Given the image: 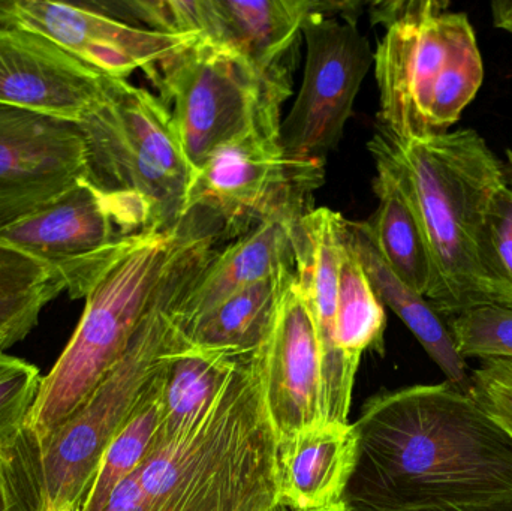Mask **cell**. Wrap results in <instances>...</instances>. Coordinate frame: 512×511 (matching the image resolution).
<instances>
[{
  "label": "cell",
  "instance_id": "1",
  "mask_svg": "<svg viewBox=\"0 0 512 511\" xmlns=\"http://www.w3.org/2000/svg\"><path fill=\"white\" fill-rule=\"evenodd\" d=\"M345 501L406 511L512 497V437L465 390L412 386L370 399L354 423Z\"/></svg>",
  "mask_w": 512,
  "mask_h": 511
},
{
  "label": "cell",
  "instance_id": "2",
  "mask_svg": "<svg viewBox=\"0 0 512 511\" xmlns=\"http://www.w3.org/2000/svg\"><path fill=\"white\" fill-rule=\"evenodd\" d=\"M369 150L393 174L420 225L432 263L427 302L445 318L498 305L489 224L507 185L505 162L471 128L414 141L379 129Z\"/></svg>",
  "mask_w": 512,
  "mask_h": 511
},
{
  "label": "cell",
  "instance_id": "3",
  "mask_svg": "<svg viewBox=\"0 0 512 511\" xmlns=\"http://www.w3.org/2000/svg\"><path fill=\"white\" fill-rule=\"evenodd\" d=\"M276 461L256 353L194 431L150 449L137 470L144 511H274Z\"/></svg>",
  "mask_w": 512,
  "mask_h": 511
},
{
  "label": "cell",
  "instance_id": "4",
  "mask_svg": "<svg viewBox=\"0 0 512 511\" xmlns=\"http://www.w3.org/2000/svg\"><path fill=\"white\" fill-rule=\"evenodd\" d=\"M450 2L373 3L385 27L375 53L379 129L402 141L447 134L484 81L483 56L466 14Z\"/></svg>",
  "mask_w": 512,
  "mask_h": 511
},
{
  "label": "cell",
  "instance_id": "5",
  "mask_svg": "<svg viewBox=\"0 0 512 511\" xmlns=\"http://www.w3.org/2000/svg\"><path fill=\"white\" fill-rule=\"evenodd\" d=\"M192 227L147 233L117 258L86 296L74 335L47 377L26 420L41 447L125 356Z\"/></svg>",
  "mask_w": 512,
  "mask_h": 511
},
{
  "label": "cell",
  "instance_id": "6",
  "mask_svg": "<svg viewBox=\"0 0 512 511\" xmlns=\"http://www.w3.org/2000/svg\"><path fill=\"white\" fill-rule=\"evenodd\" d=\"M144 72L170 110L192 174L228 144L280 135V108L291 95L285 68L264 71L201 36Z\"/></svg>",
  "mask_w": 512,
  "mask_h": 511
},
{
  "label": "cell",
  "instance_id": "7",
  "mask_svg": "<svg viewBox=\"0 0 512 511\" xmlns=\"http://www.w3.org/2000/svg\"><path fill=\"white\" fill-rule=\"evenodd\" d=\"M77 125L86 141L90 182L140 201L156 231L182 222L192 170L161 98L107 77L102 98Z\"/></svg>",
  "mask_w": 512,
  "mask_h": 511
},
{
  "label": "cell",
  "instance_id": "8",
  "mask_svg": "<svg viewBox=\"0 0 512 511\" xmlns=\"http://www.w3.org/2000/svg\"><path fill=\"white\" fill-rule=\"evenodd\" d=\"M155 231L144 204L84 177L47 206L0 224V240L56 273L75 300L86 299L117 258Z\"/></svg>",
  "mask_w": 512,
  "mask_h": 511
},
{
  "label": "cell",
  "instance_id": "9",
  "mask_svg": "<svg viewBox=\"0 0 512 511\" xmlns=\"http://www.w3.org/2000/svg\"><path fill=\"white\" fill-rule=\"evenodd\" d=\"M324 164L292 158L280 135H251L228 144L192 174L185 216L201 212L231 237L274 216H301L321 185Z\"/></svg>",
  "mask_w": 512,
  "mask_h": 511
},
{
  "label": "cell",
  "instance_id": "10",
  "mask_svg": "<svg viewBox=\"0 0 512 511\" xmlns=\"http://www.w3.org/2000/svg\"><path fill=\"white\" fill-rule=\"evenodd\" d=\"M334 3L307 17L306 68L292 110L280 125V144L292 158L322 161L336 149L375 53L351 17H328Z\"/></svg>",
  "mask_w": 512,
  "mask_h": 511
},
{
  "label": "cell",
  "instance_id": "11",
  "mask_svg": "<svg viewBox=\"0 0 512 511\" xmlns=\"http://www.w3.org/2000/svg\"><path fill=\"white\" fill-rule=\"evenodd\" d=\"M0 24L38 33L105 77L126 80L203 35H171L98 12L83 3L0 0Z\"/></svg>",
  "mask_w": 512,
  "mask_h": 511
},
{
  "label": "cell",
  "instance_id": "12",
  "mask_svg": "<svg viewBox=\"0 0 512 511\" xmlns=\"http://www.w3.org/2000/svg\"><path fill=\"white\" fill-rule=\"evenodd\" d=\"M84 177L77 123L0 104V224L47 206Z\"/></svg>",
  "mask_w": 512,
  "mask_h": 511
},
{
  "label": "cell",
  "instance_id": "13",
  "mask_svg": "<svg viewBox=\"0 0 512 511\" xmlns=\"http://www.w3.org/2000/svg\"><path fill=\"white\" fill-rule=\"evenodd\" d=\"M346 219L334 210L310 209L292 228L295 275L309 306L322 353L324 422L349 423L357 369L336 342L337 273Z\"/></svg>",
  "mask_w": 512,
  "mask_h": 511
},
{
  "label": "cell",
  "instance_id": "14",
  "mask_svg": "<svg viewBox=\"0 0 512 511\" xmlns=\"http://www.w3.org/2000/svg\"><path fill=\"white\" fill-rule=\"evenodd\" d=\"M261 356L265 407L277 441L322 422V353L303 291L292 278Z\"/></svg>",
  "mask_w": 512,
  "mask_h": 511
},
{
  "label": "cell",
  "instance_id": "15",
  "mask_svg": "<svg viewBox=\"0 0 512 511\" xmlns=\"http://www.w3.org/2000/svg\"><path fill=\"white\" fill-rule=\"evenodd\" d=\"M107 77L50 39L0 24V104L78 123L98 104Z\"/></svg>",
  "mask_w": 512,
  "mask_h": 511
},
{
  "label": "cell",
  "instance_id": "16",
  "mask_svg": "<svg viewBox=\"0 0 512 511\" xmlns=\"http://www.w3.org/2000/svg\"><path fill=\"white\" fill-rule=\"evenodd\" d=\"M358 461L354 423L322 422L277 441V501L289 511H328L345 503Z\"/></svg>",
  "mask_w": 512,
  "mask_h": 511
},
{
  "label": "cell",
  "instance_id": "17",
  "mask_svg": "<svg viewBox=\"0 0 512 511\" xmlns=\"http://www.w3.org/2000/svg\"><path fill=\"white\" fill-rule=\"evenodd\" d=\"M298 218L265 219L224 251L216 252L180 308L182 332L233 294L295 269L292 228Z\"/></svg>",
  "mask_w": 512,
  "mask_h": 511
},
{
  "label": "cell",
  "instance_id": "18",
  "mask_svg": "<svg viewBox=\"0 0 512 511\" xmlns=\"http://www.w3.org/2000/svg\"><path fill=\"white\" fill-rule=\"evenodd\" d=\"M246 357L195 347L183 335L162 366L161 422L152 447L194 431L218 404Z\"/></svg>",
  "mask_w": 512,
  "mask_h": 511
},
{
  "label": "cell",
  "instance_id": "19",
  "mask_svg": "<svg viewBox=\"0 0 512 511\" xmlns=\"http://www.w3.org/2000/svg\"><path fill=\"white\" fill-rule=\"evenodd\" d=\"M312 0H212L206 38L228 45L264 71L283 69L307 17L321 8Z\"/></svg>",
  "mask_w": 512,
  "mask_h": 511
},
{
  "label": "cell",
  "instance_id": "20",
  "mask_svg": "<svg viewBox=\"0 0 512 511\" xmlns=\"http://www.w3.org/2000/svg\"><path fill=\"white\" fill-rule=\"evenodd\" d=\"M349 228L358 257L382 305H387L411 330L430 359L444 372L448 383L466 392L471 375H468L466 360L457 353L450 330L441 315L432 308L426 297L403 284L391 272L373 245L364 222H349Z\"/></svg>",
  "mask_w": 512,
  "mask_h": 511
},
{
  "label": "cell",
  "instance_id": "21",
  "mask_svg": "<svg viewBox=\"0 0 512 511\" xmlns=\"http://www.w3.org/2000/svg\"><path fill=\"white\" fill-rule=\"evenodd\" d=\"M295 269L251 285L195 321L185 338L195 347L251 356L261 351L270 335L280 299Z\"/></svg>",
  "mask_w": 512,
  "mask_h": 511
},
{
  "label": "cell",
  "instance_id": "22",
  "mask_svg": "<svg viewBox=\"0 0 512 511\" xmlns=\"http://www.w3.org/2000/svg\"><path fill=\"white\" fill-rule=\"evenodd\" d=\"M375 192L379 206L367 233L391 272L412 290L426 297L432 287V263L417 218L393 174L376 164Z\"/></svg>",
  "mask_w": 512,
  "mask_h": 511
},
{
  "label": "cell",
  "instance_id": "23",
  "mask_svg": "<svg viewBox=\"0 0 512 511\" xmlns=\"http://www.w3.org/2000/svg\"><path fill=\"white\" fill-rule=\"evenodd\" d=\"M387 315L352 242L349 221L337 273L336 342L340 353L358 368L364 351H384Z\"/></svg>",
  "mask_w": 512,
  "mask_h": 511
},
{
  "label": "cell",
  "instance_id": "24",
  "mask_svg": "<svg viewBox=\"0 0 512 511\" xmlns=\"http://www.w3.org/2000/svg\"><path fill=\"white\" fill-rule=\"evenodd\" d=\"M161 389L162 369L146 398L108 444L80 511H101L116 486L134 474L149 455L161 422Z\"/></svg>",
  "mask_w": 512,
  "mask_h": 511
},
{
  "label": "cell",
  "instance_id": "25",
  "mask_svg": "<svg viewBox=\"0 0 512 511\" xmlns=\"http://www.w3.org/2000/svg\"><path fill=\"white\" fill-rule=\"evenodd\" d=\"M454 347L463 360H512V309L483 305L448 318Z\"/></svg>",
  "mask_w": 512,
  "mask_h": 511
},
{
  "label": "cell",
  "instance_id": "26",
  "mask_svg": "<svg viewBox=\"0 0 512 511\" xmlns=\"http://www.w3.org/2000/svg\"><path fill=\"white\" fill-rule=\"evenodd\" d=\"M41 383V372L35 365L0 354V450L26 426Z\"/></svg>",
  "mask_w": 512,
  "mask_h": 511
},
{
  "label": "cell",
  "instance_id": "27",
  "mask_svg": "<svg viewBox=\"0 0 512 511\" xmlns=\"http://www.w3.org/2000/svg\"><path fill=\"white\" fill-rule=\"evenodd\" d=\"M111 5L153 32L209 36L212 27V0H131Z\"/></svg>",
  "mask_w": 512,
  "mask_h": 511
},
{
  "label": "cell",
  "instance_id": "28",
  "mask_svg": "<svg viewBox=\"0 0 512 511\" xmlns=\"http://www.w3.org/2000/svg\"><path fill=\"white\" fill-rule=\"evenodd\" d=\"M505 170L507 185L490 215L489 243L498 305L512 309V149L507 150Z\"/></svg>",
  "mask_w": 512,
  "mask_h": 511
},
{
  "label": "cell",
  "instance_id": "29",
  "mask_svg": "<svg viewBox=\"0 0 512 511\" xmlns=\"http://www.w3.org/2000/svg\"><path fill=\"white\" fill-rule=\"evenodd\" d=\"M44 489L18 441L0 450V511H38Z\"/></svg>",
  "mask_w": 512,
  "mask_h": 511
},
{
  "label": "cell",
  "instance_id": "30",
  "mask_svg": "<svg viewBox=\"0 0 512 511\" xmlns=\"http://www.w3.org/2000/svg\"><path fill=\"white\" fill-rule=\"evenodd\" d=\"M63 291L65 282L54 278L35 290L0 300V354L26 338L38 323L42 309Z\"/></svg>",
  "mask_w": 512,
  "mask_h": 511
},
{
  "label": "cell",
  "instance_id": "31",
  "mask_svg": "<svg viewBox=\"0 0 512 511\" xmlns=\"http://www.w3.org/2000/svg\"><path fill=\"white\" fill-rule=\"evenodd\" d=\"M466 392L512 437V360H486L469 377Z\"/></svg>",
  "mask_w": 512,
  "mask_h": 511
},
{
  "label": "cell",
  "instance_id": "32",
  "mask_svg": "<svg viewBox=\"0 0 512 511\" xmlns=\"http://www.w3.org/2000/svg\"><path fill=\"white\" fill-rule=\"evenodd\" d=\"M59 278L26 252L0 240V300L18 296Z\"/></svg>",
  "mask_w": 512,
  "mask_h": 511
},
{
  "label": "cell",
  "instance_id": "33",
  "mask_svg": "<svg viewBox=\"0 0 512 511\" xmlns=\"http://www.w3.org/2000/svg\"><path fill=\"white\" fill-rule=\"evenodd\" d=\"M144 491L137 471L116 486L101 511H144Z\"/></svg>",
  "mask_w": 512,
  "mask_h": 511
},
{
  "label": "cell",
  "instance_id": "34",
  "mask_svg": "<svg viewBox=\"0 0 512 511\" xmlns=\"http://www.w3.org/2000/svg\"><path fill=\"white\" fill-rule=\"evenodd\" d=\"M490 9L495 27L512 33V0H495Z\"/></svg>",
  "mask_w": 512,
  "mask_h": 511
},
{
  "label": "cell",
  "instance_id": "35",
  "mask_svg": "<svg viewBox=\"0 0 512 511\" xmlns=\"http://www.w3.org/2000/svg\"><path fill=\"white\" fill-rule=\"evenodd\" d=\"M357 503V501H355ZM363 504V503H361ZM367 506V504H366ZM372 507V506H370ZM376 509V507H373ZM379 511H387L376 509ZM406 511H512V497L505 498V500L495 501V503L483 504V506L472 507H433V509H417Z\"/></svg>",
  "mask_w": 512,
  "mask_h": 511
},
{
  "label": "cell",
  "instance_id": "36",
  "mask_svg": "<svg viewBox=\"0 0 512 511\" xmlns=\"http://www.w3.org/2000/svg\"><path fill=\"white\" fill-rule=\"evenodd\" d=\"M346 503H348L355 511H379L373 509V507L366 506V504L355 503V501H346Z\"/></svg>",
  "mask_w": 512,
  "mask_h": 511
},
{
  "label": "cell",
  "instance_id": "37",
  "mask_svg": "<svg viewBox=\"0 0 512 511\" xmlns=\"http://www.w3.org/2000/svg\"><path fill=\"white\" fill-rule=\"evenodd\" d=\"M328 511H355V510L352 509V507L349 506V504L346 503V501H345V503L340 504V506L334 507V509H331Z\"/></svg>",
  "mask_w": 512,
  "mask_h": 511
},
{
  "label": "cell",
  "instance_id": "38",
  "mask_svg": "<svg viewBox=\"0 0 512 511\" xmlns=\"http://www.w3.org/2000/svg\"><path fill=\"white\" fill-rule=\"evenodd\" d=\"M57 511H80V509H63V510H57Z\"/></svg>",
  "mask_w": 512,
  "mask_h": 511
},
{
  "label": "cell",
  "instance_id": "39",
  "mask_svg": "<svg viewBox=\"0 0 512 511\" xmlns=\"http://www.w3.org/2000/svg\"><path fill=\"white\" fill-rule=\"evenodd\" d=\"M274 511H289V510L283 509V507H277V509Z\"/></svg>",
  "mask_w": 512,
  "mask_h": 511
},
{
  "label": "cell",
  "instance_id": "40",
  "mask_svg": "<svg viewBox=\"0 0 512 511\" xmlns=\"http://www.w3.org/2000/svg\"><path fill=\"white\" fill-rule=\"evenodd\" d=\"M21 431H23V429H21ZM24 431H27V429H24ZM27 432H29V431H27ZM29 434H30V432H29ZM30 435H32V434H30ZM32 437H33V435H32ZM33 438H35V437H33ZM35 440H36V438H35ZM36 443H38V441H36ZM39 449H41V447H39ZM41 461H42V459H41ZM42 474H44V473H42Z\"/></svg>",
  "mask_w": 512,
  "mask_h": 511
}]
</instances>
